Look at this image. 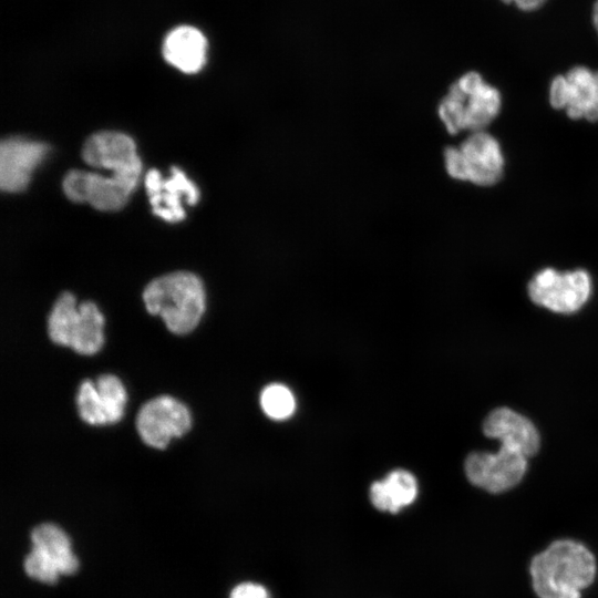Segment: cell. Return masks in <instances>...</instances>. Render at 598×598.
I'll use <instances>...</instances> for the list:
<instances>
[{
    "instance_id": "cell-14",
    "label": "cell",
    "mask_w": 598,
    "mask_h": 598,
    "mask_svg": "<svg viewBox=\"0 0 598 598\" xmlns=\"http://www.w3.org/2000/svg\"><path fill=\"white\" fill-rule=\"evenodd\" d=\"M48 145L20 136L2 140L0 144V187L7 193L23 190L31 174L41 163Z\"/></svg>"
},
{
    "instance_id": "cell-3",
    "label": "cell",
    "mask_w": 598,
    "mask_h": 598,
    "mask_svg": "<svg viewBox=\"0 0 598 598\" xmlns=\"http://www.w3.org/2000/svg\"><path fill=\"white\" fill-rule=\"evenodd\" d=\"M502 106L499 91L478 72H467L450 86L437 113L450 134L478 132L489 125Z\"/></svg>"
},
{
    "instance_id": "cell-18",
    "label": "cell",
    "mask_w": 598,
    "mask_h": 598,
    "mask_svg": "<svg viewBox=\"0 0 598 598\" xmlns=\"http://www.w3.org/2000/svg\"><path fill=\"white\" fill-rule=\"evenodd\" d=\"M30 538L32 547L48 555L61 575H72L78 570L79 560L72 551L69 536L61 527L42 523L33 527Z\"/></svg>"
},
{
    "instance_id": "cell-17",
    "label": "cell",
    "mask_w": 598,
    "mask_h": 598,
    "mask_svg": "<svg viewBox=\"0 0 598 598\" xmlns=\"http://www.w3.org/2000/svg\"><path fill=\"white\" fill-rule=\"evenodd\" d=\"M417 496V482L412 473L394 470L370 487L372 505L382 512L398 513Z\"/></svg>"
},
{
    "instance_id": "cell-11",
    "label": "cell",
    "mask_w": 598,
    "mask_h": 598,
    "mask_svg": "<svg viewBox=\"0 0 598 598\" xmlns=\"http://www.w3.org/2000/svg\"><path fill=\"white\" fill-rule=\"evenodd\" d=\"M65 196L75 203H89L103 212H115L125 206L135 185L115 175L70 171L63 178Z\"/></svg>"
},
{
    "instance_id": "cell-9",
    "label": "cell",
    "mask_w": 598,
    "mask_h": 598,
    "mask_svg": "<svg viewBox=\"0 0 598 598\" xmlns=\"http://www.w3.org/2000/svg\"><path fill=\"white\" fill-rule=\"evenodd\" d=\"M192 425L188 409L169 395L145 402L136 415V430L142 441L154 448H165L169 441L185 434Z\"/></svg>"
},
{
    "instance_id": "cell-6",
    "label": "cell",
    "mask_w": 598,
    "mask_h": 598,
    "mask_svg": "<svg viewBox=\"0 0 598 598\" xmlns=\"http://www.w3.org/2000/svg\"><path fill=\"white\" fill-rule=\"evenodd\" d=\"M591 278L584 269L557 271L546 268L528 283L533 302L551 311L571 313L580 309L591 295Z\"/></svg>"
},
{
    "instance_id": "cell-21",
    "label": "cell",
    "mask_w": 598,
    "mask_h": 598,
    "mask_svg": "<svg viewBox=\"0 0 598 598\" xmlns=\"http://www.w3.org/2000/svg\"><path fill=\"white\" fill-rule=\"evenodd\" d=\"M229 598H270L267 589L255 582H241L230 592Z\"/></svg>"
},
{
    "instance_id": "cell-1",
    "label": "cell",
    "mask_w": 598,
    "mask_h": 598,
    "mask_svg": "<svg viewBox=\"0 0 598 598\" xmlns=\"http://www.w3.org/2000/svg\"><path fill=\"white\" fill-rule=\"evenodd\" d=\"M530 576L539 598H580L595 579L596 560L585 545L560 539L532 559Z\"/></svg>"
},
{
    "instance_id": "cell-10",
    "label": "cell",
    "mask_w": 598,
    "mask_h": 598,
    "mask_svg": "<svg viewBox=\"0 0 598 598\" xmlns=\"http://www.w3.org/2000/svg\"><path fill=\"white\" fill-rule=\"evenodd\" d=\"M526 468V456L503 444L494 454L472 453L464 463L468 481L491 493H501L514 487L523 478Z\"/></svg>"
},
{
    "instance_id": "cell-7",
    "label": "cell",
    "mask_w": 598,
    "mask_h": 598,
    "mask_svg": "<svg viewBox=\"0 0 598 598\" xmlns=\"http://www.w3.org/2000/svg\"><path fill=\"white\" fill-rule=\"evenodd\" d=\"M82 157L92 167L107 169L111 175L137 186L142 163L132 137L121 132L104 131L91 135L82 148Z\"/></svg>"
},
{
    "instance_id": "cell-23",
    "label": "cell",
    "mask_w": 598,
    "mask_h": 598,
    "mask_svg": "<svg viewBox=\"0 0 598 598\" xmlns=\"http://www.w3.org/2000/svg\"><path fill=\"white\" fill-rule=\"evenodd\" d=\"M592 24L598 34V0L595 1L592 7Z\"/></svg>"
},
{
    "instance_id": "cell-12",
    "label": "cell",
    "mask_w": 598,
    "mask_h": 598,
    "mask_svg": "<svg viewBox=\"0 0 598 598\" xmlns=\"http://www.w3.org/2000/svg\"><path fill=\"white\" fill-rule=\"evenodd\" d=\"M126 391L112 374L100 375L95 383L84 380L79 386L76 406L80 417L91 425L113 424L124 413Z\"/></svg>"
},
{
    "instance_id": "cell-8",
    "label": "cell",
    "mask_w": 598,
    "mask_h": 598,
    "mask_svg": "<svg viewBox=\"0 0 598 598\" xmlns=\"http://www.w3.org/2000/svg\"><path fill=\"white\" fill-rule=\"evenodd\" d=\"M554 109L565 110L573 120L598 121V70L584 65L555 76L549 86Z\"/></svg>"
},
{
    "instance_id": "cell-15",
    "label": "cell",
    "mask_w": 598,
    "mask_h": 598,
    "mask_svg": "<svg viewBox=\"0 0 598 598\" xmlns=\"http://www.w3.org/2000/svg\"><path fill=\"white\" fill-rule=\"evenodd\" d=\"M486 436L498 439L503 445L519 451L525 456L539 448V435L534 424L519 413L499 408L488 414L483 423Z\"/></svg>"
},
{
    "instance_id": "cell-20",
    "label": "cell",
    "mask_w": 598,
    "mask_h": 598,
    "mask_svg": "<svg viewBox=\"0 0 598 598\" xmlns=\"http://www.w3.org/2000/svg\"><path fill=\"white\" fill-rule=\"evenodd\" d=\"M23 567L29 577L48 585L55 584L61 575L55 563L34 547L25 556Z\"/></svg>"
},
{
    "instance_id": "cell-22",
    "label": "cell",
    "mask_w": 598,
    "mask_h": 598,
    "mask_svg": "<svg viewBox=\"0 0 598 598\" xmlns=\"http://www.w3.org/2000/svg\"><path fill=\"white\" fill-rule=\"evenodd\" d=\"M505 4H514L520 11H535L543 7L547 0H501Z\"/></svg>"
},
{
    "instance_id": "cell-4",
    "label": "cell",
    "mask_w": 598,
    "mask_h": 598,
    "mask_svg": "<svg viewBox=\"0 0 598 598\" xmlns=\"http://www.w3.org/2000/svg\"><path fill=\"white\" fill-rule=\"evenodd\" d=\"M104 318L91 301L76 305L75 297L62 292L48 317V334L52 342L72 348L83 355L96 353L104 342Z\"/></svg>"
},
{
    "instance_id": "cell-2",
    "label": "cell",
    "mask_w": 598,
    "mask_h": 598,
    "mask_svg": "<svg viewBox=\"0 0 598 598\" xmlns=\"http://www.w3.org/2000/svg\"><path fill=\"white\" fill-rule=\"evenodd\" d=\"M143 301L171 332L185 334L195 329L205 311V290L195 274L174 271L152 280L143 291Z\"/></svg>"
},
{
    "instance_id": "cell-13",
    "label": "cell",
    "mask_w": 598,
    "mask_h": 598,
    "mask_svg": "<svg viewBox=\"0 0 598 598\" xmlns=\"http://www.w3.org/2000/svg\"><path fill=\"white\" fill-rule=\"evenodd\" d=\"M144 181L153 213L166 221L184 219L183 202L193 206L199 199L197 186L176 166L171 168L168 178L157 169H151Z\"/></svg>"
},
{
    "instance_id": "cell-5",
    "label": "cell",
    "mask_w": 598,
    "mask_h": 598,
    "mask_svg": "<svg viewBox=\"0 0 598 598\" xmlns=\"http://www.w3.org/2000/svg\"><path fill=\"white\" fill-rule=\"evenodd\" d=\"M444 163L455 179L492 186L502 178L505 159L498 141L486 131H478L458 146L445 148Z\"/></svg>"
},
{
    "instance_id": "cell-16",
    "label": "cell",
    "mask_w": 598,
    "mask_h": 598,
    "mask_svg": "<svg viewBox=\"0 0 598 598\" xmlns=\"http://www.w3.org/2000/svg\"><path fill=\"white\" fill-rule=\"evenodd\" d=\"M207 42L200 31L183 25L174 29L163 44L165 60L184 73H196L205 64Z\"/></svg>"
},
{
    "instance_id": "cell-19",
    "label": "cell",
    "mask_w": 598,
    "mask_h": 598,
    "mask_svg": "<svg viewBox=\"0 0 598 598\" xmlns=\"http://www.w3.org/2000/svg\"><path fill=\"white\" fill-rule=\"evenodd\" d=\"M260 406L272 420H286L296 409V399L291 390L280 383H271L260 393Z\"/></svg>"
}]
</instances>
